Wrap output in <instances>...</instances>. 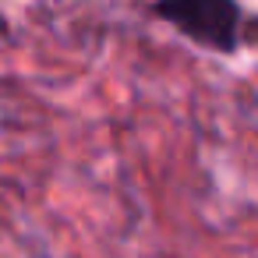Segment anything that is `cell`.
Returning <instances> with one entry per match:
<instances>
[{"mask_svg":"<svg viewBox=\"0 0 258 258\" xmlns=\"http://www.w3.org/2000/svg\"><path fill=\"white\" fill-rule=\"evenodd\" d=\"M145 11L205 53L233 57L244 43L258 39V22L247 18L240 0H145Z\"/></svg>","mask_w":258,"mask_h":258,"instance_id":"1","label":"cell"}]
</instances>
